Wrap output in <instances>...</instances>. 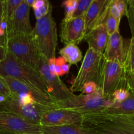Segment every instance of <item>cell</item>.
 Listing matches in <instances>:
<instances>
[{
    "label": "cell",
    "mask_w": 134,
    "mask_h": 134,
    "mask_svg": "<svg viewBox=\"0 0 134 134\" xmlns=\"http://www.w3.org/2000/svg\"><path fill=\"white\" fill-rule=\"evenodd\" d=\"M100 88L98 86L96 83L93 82H89L85 84L82 88V92L81 94L82 95H88L95 93L98 91Z\"/></svg>",
    "instance_id": "obj_29"
},
{
    "label": "cell",
    "mask_w": 134,
    "mask_h": 134,
    "mask_svg": "<svg viewBox=\"0 0 134 134\" xmlns=\"http://www.w3.org/2000/svg\"><path fill=\"white\" fill-rule=\"evenodd\" d=\"M6 48L20 61L37 70L39 54L31 34H17L9 38Z\"/></svg>",
    "instance_id": "obj_6"
},
{
    "label": "cell",
    "mask_w": 134,
    "mask_h": 134,
    "mask_svg": "<svg viewBox=\"0 0 134 134\" xmlns=\"http://www.w3.org/2000/svg\"><path fill=\"white\" fill-rule=\"evenodd\" d=\"M109 39V35L104 24L100 25L89 31L84 38L88 44V48L102 54H103L105 51Z\"/></svg>",
    "instance_id": "obj_17"
},
{
    "label": "cell",
    "mask_w": 134,
    "mask_h": 134,
    "mask_svg": "<svg viewBox=\"0 0 134 134\" xmlns=\"http://www.w3.org/2000/svg\"><path fill=\"white\" fill-rule=\"evenodd\" d=\"M126 71H134V37L129 39L126 59L124 64Z\"/></svg>",
    "instance_id": "obj_21"
},
{
    "label": "cell",
    "mask_w": 134,
    "mask_h": 134,
    "mask_svg": "<svg viewBox=\"0 0 134 134\" xmlns=\"http://www.w3.org/2000/svg\"><path fill=\"white\" fill-rule=\"evenodd\" d=\"M126 69L118 62L106 61L101 88L107 96H113L119 89H126Z\"/></svg>",
    "instance_id": "obj_9"
},
{
    "label": "cell",
    "mask_w": 134,
    "mask_h": 134,
    "mask_svg": "<svg viewBox=\"0 0 134 134\" xmlns=\"http://www.w3.org/2000/svg\"><path fill=\"white\" fill-rule=\"evenodd\" d=\"M0 75L15 79L52 98L51 88L41 73L20 61L8 51L5 58L0 64Z\"/></svg>",
    "instance_id": "obj_1"
},
{
    "label": "cell",
    "mask_w": 134,
    "mask_h": 134,
    "mask_svg": "<svg viewBox=\"0 0 134 134\" xmlns=\"http://www.w3.org/2000/svg\"><path fill=\"white\" fill-rule=\"evenodd\" d=\"M83 116L82 125L93 128L98 134H134V116L96 113Z\"/></svg>",
    "instance_id": "obj_3"
},
{
    "label": "cell",
    "mask_w": 134,
    "mask_h": 134,
    "mask_svg": "<svg viewBox=\"0 0 134 134\" xmlns=\"http://www.w3.org/2000/svg\"><path fill=\"white\" fill-rule=\"evenodd\" d=\"M53 108L54 106H47L39 103L22 104L13 94L3 102H0V110L14 113L29 122L39 126L44 113Z\"/></svg>",
    "instance_id": "obj_7"
},
{
    "label": "cell",
    "mask_w": 134,
    "mask_h": 134,
    "mask_svg": "<svg viewBox=\"0 0 134 134\" xmlns=\"http://www.w3.org/2000/svg\"><path fill=\"white\" fill-rule=\"evenodd\" d=\"M83 120V115L79 113L53 108L44 113L41 120V126H60L71 124L82 125Z\"/></svg>",
    "instance_id": "obj_11"
},
{
    "label": "cell",
    "mask_w": 134,
    "mask_h": 134,
    "mask_svg": "<svg viewBox=\"0 0 134 134\" xmlns=\"http://www.w3.org/2000/svg\"><path fill=\"white\" fill-rule=\"evenodd\" d=\"M3 78L7 84L11 94L15 95L26 94V95L31 96L35 99V102L44 105L54 106V105L55 101L51 96H48L35 90L28 85L15 79L9 77H5Z\"/></svg>",
    "instance_id": "obj_16"
},
{
    "label": "cell",
    "mask_w": 134,
    "mask_h": 134,
    "mask_svg": "<svg viewBox=\"0 0 134 134\" xmlns=\"http://www.w3.org/2000/svg\"><path fill=\"white\" fill-rule=\"evenodd\" d=\"M52 8V5H51V3H50L48 0H45V3H44L43 6H42L41 7H40L39 9L34 10V14H35L36 19L38 20L39 19V18L43 17L44 16H45Z\"/></svg>",
    "instance_id": "obj_27"
},
{
    "label": "cell",
    "mask_w": 134,
    "mask_h": 134,
    "mask_svg": "<svg viewBox=\"0 0 134 134\" xmlns=\"http://www.w3.org/2000/svg\"><path fill=\"white\" fill-rule=\"evenodd\" d=\"M37 71L41 73L52 91V98L55 102L63 100L74 96L73 93L68 88L60 77L51 71L48 66V60L39 54Z\"/></svg>",
    "instance_id": "obj_10"
},
{
    "label": "cell",
    "mask_w": 134,
    "mask_h": 134,
    "mask_svg": "<svg viewBox=\"0 0 134 134\" xmlns=\"http://www.w3.org/2000/svg\"><path fill=\"white\" fill-rule=\"evenodd\" d=\"M11 94L10 90L3 77L0 75V102H3Z\"/></svg>",
    "instance_id": "obj_26"
},
{
    "label": "cell",
    "mask_w": 134,
    "mask_h": 134,
    "mask_svg": "<svg viewBox=\"0 0 134 134\" xmlns=\"http://www.w3.org/2000/svg\"><path fill=\"white\" fill-rule=\"evenodd\" d=\"M0 134H42V128L14 113L0 110Z\"/></svg>",
    "instance_id": "obj_8"
},
{
    "label": "cell",
    "mask_w": 134,
    "mask_h": 134,
    "mask_svg": "<svg viewBox=\"0 0 134 134\" xmlns=\"http://www.w3.org/2000/svg\"><path fill=\"white\" fill-rule=\"evenodd\" d=\"M54 73H55L56 75L59 76V77H60V76H62V75H64L62 70L61 67L58 66V65H56V69H55V71H54Z\"/></svg>",
    "instance_id": "obj_39"
},
{
    "label": "cell",
    "mask_w": 134,
    "mask_h": 134,
    "mask_svg": "<svg viewBox=\"0 0 134 134\" xmlns=\"http://www.w3.org/2000/svg\"><path fill=\"white\" fill-rule=\"evenodd\" d=\"M111 1L112 0H93L85 16L86 34L104 24Z\"/></svg>",
    "instance_id": "obj_14"
},
{
    "label": "cell",
    "mask_w": 134,
    "mask_h": 134,
    "mask_svg": "<svg viewBox=\"0 0 134 134\" xmlns=\"http://www.w3.org/2000/svg\"><path fill=\"white\" fill-rule=\"evenodd\" d=\"M93 0H78L77 9L73 14V18L85 16L88 9L90 7Z\"/></svg>",
    "instance_id": "obj_24"
},
{
    "label": "cell",
    "mask_w": 134,
    "mask_h": 134,
    "mask_svg": "<svg viewBox=\"0 0 134 134\" xmlns=\"http://www.w3.org/2000/svg\"><path fill=\"white\" fill-rule=\"evenodd\" d=\"M52 13V8L45 16L37 20L31 33L39 54L48 60L56 58L58 45L56 24Z\"/></svg>",
    "instance_id": "obj_4"
},
{
    "label": "cell",
    "mask_w": 134,
    "mask_h": 134,
    "mask_svg": "<svg viewBox=\"0 0 134 134\" xmlns=\"http://www.w3.org/2000/svg\"><path fill=\"white\" fill-rule=\"evenodd\" d=\"M44 3H45V0H35L32 5V8L34 9V10L39 9L44 5Z\"/></svg>",
    "instance_id": "obj_35"
},
{
    "label": "cell",
    "mask_w": 134,
    "mask_h": 134,
    "mask_svg": "<svg viewBox=\"0 0 134 134\" xmlns=\"http://www.w3.org/2000/svg\"><path fill=\"white\" fill-rule=\"evenodd\" d=\"M116 103L113 96H107L102 89L88 95H74L67 99L55 102V109H62L79 113L83 115L103 112Z\"/></svg>",
    "instance_id": "obj_2"
},
{
    "label": "cell",
    "mask_w": 134,
    "mask_h": 134,
    "mask_svg": "<svg viewBox=\"0 0 134 134\" xmlns=\"http://www.w3.org/2000/svg\"><path fill=\"white\" fill-rule=\"evenodd\" d=\"M85 16L62 20L60 24L61 41L65 45L69 44H79L85 36Z\"/></svg>",
    "instance_id": "obj_12"
},
{
    "label": "cell",
    "mask_w": 134,
    "mask_h": 134,
    "mask_svg": "<svg viewBox=\"0 0 134 134\" xmlns=\"http://www.w3.org/2000/svg\"><path fill=\"white\" fill-rule=\"evenodd\" d=\"M120 22L117 20L111 13L109 10L108 14L105 18L103 24L105 26L108 34L109 35H112L114 33L119 31V26H120Z\"/></svg>",
    "instance_id": "obj_22"
},
{
    "label": "cell",
    "mask_w": 134,
    "mask_h": 134,
    "mask_svg": "<svg viewBox=\"0 0 134 134\" xmlns=\"http://www.w3.org/2000/svg\"><path fill=\"white\" fill-rule=\"evenodd\" d=\"M109 13L117 20L119 22H120V20H121L122 18V15L119 12V9H118L117 7L115 5V2H114V0H112L111 3V5L109 6Z\"/></svg>",
    "instance_id": "obj_32"
},
{
    "label": "cell",
    "mask_w": 134,
    "mask_h": 134,
    "mask_svg": "<svg viewBox=\"0 0 134 134\" xmlns=\"http://www.w3.org/2000/svg\"><path fill=\"white\" fill-rule=\"evenodd\" d=\"M126 83L128 90L134 93V71H126Z\"/></svg>",
    "instance_id": "obj_31"
},
{
    "label": "cell",
    "mask_w": 134,
    "mask_h": 134,
    "mask_svg": "<svg viewBox=\"0 0 134 134\" xmlns=\"http://www.w3.org/2000/svg\"><path fill=\"white\" fill-rule=\"evenodd\" d=\"M99 113H105L115 115H134V93L130 92L129 97L120 103H115L103 112Z\"/></svg>",
    "instance_id": "obj_19"
},
{
    "label": "cell",
    "mask_w": 134,
    "mask_h": 134,
    "mask_svg": "<svg viewBox=\"0 0 134 134\" xmlns=\"http://www.w3.org/2000/svg\"><path fill=\"white\" fill-rule=\"evenodd\" d=\"M59 53L70 65H77L82 58V52L76 44H69L60 50Z\"/></svg>",
    "instance_id": "obj_20"
},
{
    "label": "cell",
    "mask_w": 134,
    "mask_h": 134,
    "mask_svg": "<svg viewBox=\"0 0 134 134\" xmlns=\"http://www.w3.org/2000/svg\"><path fill=\"white\" fill-rule=\"evenodd\" d=\"M106 61L103 54L88 48L77 75L72 82L71 91L73 93L82 91L84 85L89 82H94L101 88Z\"/></svg>",
    "instance_id": "obj_5"
},
{
    "label": "cell",
    "mask_w": 134,
    "mask_h": 134,
    "mask_svg": "<svg viewBox=\"0 0 134 134\" xmlns=\"http://www.w3.org/2000/svg\"><path fill=\"white\" fill-rule=\"evenodd\" d=\"M128 10L126 17L128 18L130 28L133 37H134V0H128Z\"/></svg>",
    "instance_id": "obj_25"
},
{
    "label": "cell",
    "mask_w": 134,
    "mask_h": 134,
    "mask_svg": "<svg viewBox=\"0 0 134 134\" xmlns=\"http://www.w3.org/2000/svg\"><path fill=\"white\" fill-rule=\"evenodd\" d=\"M130 92L126 89H119L113 94L114 99L116 103H120L129 97Z\"/></svg>",
    "instance_id": "obj_28"
},
{
    "label": "cell",
    "mask_w": 134,
    "mask_h": 134,
    "mask_svg": "<svg viewBox=\"0 0 134 134\" xmlns=\"http://www.w3.org/2000/svg\"><path fill=\"white\" fill-rule=\"evenodd\" d=\"M133 116H134V115H133Z\"/></svg>",
    "instance_id": "obj_42"
},
{
    "label": "cell",
    "mask_w": 134,
    "mask_h": 134,
    "mask_svg": "<svg viewBox=\"0 0 134 134\" xmlns=\"http://www.w3.org/2000/svg\"><path fill=\"white\" fill-rule=\"evenodd\" d=\"M3 7H4V1L0 0V19L1 18L3 13Z\"/></svg>",
    "instance_id": "obj_40"
},
{
    "label": "cell",
    "mask_w": 134,
    "mask_h": 134,
    "mask_svg": "<svg viewBox=\"0 0 134 134\" xmlns=\"http://www.w3.org/2000/svg\"><path fill=\"white\" fill-rule=\"evenodd\" d=\"M70 66L71 65L69 64H65V65H64L63 66L61 67L62 70L63 74H68L69 71V69H70Z\"/></svg>",
    "instance_id": "obj_38"
},
{
    "label": "cell",
    "mask_w": 134,
    "mask_h": 134,
    "mask_svg": "<svg viewBox=\"0 0 134 134\" xmlns=\"http://www.w3.org/2000/svg\"><path fill=\"white\" fill-rule=\"evenodd\" d=\"M35 0H26V2L27 3V5L30 7H32V5L34 4Z\"/></svg>",
    "instance_id": "obj_41"
},
{
    "label": "cell",
    "mask_w": 134,
    "mask_h": 134,
    "mask_svg": "<svg viewBox=\"0 0 134 134\" xmlns=\"http://www.w3.org/2000/svg\"><path fill=\"white\" fill-rule=\"evenodd\" d=\"M77 3L78 0H68L62 3V5L65 9V17L64 20H68L73 18V14L77 9Z\"/></svg>",
    "instance_id": "obj_23"
},
{
    "label": "cell",
    "mask_w": 134,
    "mask_h": 134,
    "mask_svg": "<svg viewBox=\"0 0 134 134\" xmlns=\"http://www.w3.org/2000/svg\"><path fill=\"white\" fill-rule=\"evenodd\" d=\"M30 8L26 0H23L17 8L7 31V41L14 35L31 34L33 29L30 22Z\"/></svg>",
    "instance_id": "obj_13"
},
{
    "label": "cell",
    "mask_w": 134,
    "mask_h": 134,
    "mask_svg": "<svg viewBox=\"0 0 134 134\" xmlns=\"http://www.w3.org/2000/svg\"><path fill=\"white\" fill-rule=\"evenodd\" d=\"M48 62L50 70L54 73L55 71V69H56V65H56V58H55L50 59V60H48Z\"/></svg>",
    "instance_id": "obj_34"
},
{
    "label": "cell",
    "mask_w": 134,
    "mask_h": 134,
    "mask_svg": "<svg viewBox=\"0 0 134 134\" xmlns=\"http://www.w3.org/2000/svg\"><path fill=\"white\" fill-rule=\"evenodd\" d=\"M114 2L117 7L122 16H126L128 10V1L126 0H114Z\"/></svg>",
    "instance_id": "obj_30"
},
{
    "label": "cell",
    "mask_w": 134,
    "mask_h": 134,
    "mask_svg": "<svg viewBox=\"0 0 134 134\" xmlns=\"http://www.w3.org/2000/svg\"><path fill=\"white\" fill-rule=\"evenodd\" d=\"M42 134H98L93 128L79 124L42 126Z\"/></svg>",
    "instance_id": "obj_18"
},
{
    "label": "cell",
    "mask_w": 134,
    "mask_h": 134,
    "mask_svg": "<svg viewBox=\"0 0 134 134\" xmlns=\"http://www.w3.org/2000/svg\"><path fill=\"white\" fill-rule=\"evenodd\" d=\"M65 64H67L66 61L65 60V59L64 58L59 57L58 58H56V65H58V66L62 67L64 65H65Z\"/></svg>",
    "instance_id": "obj_37"
},
{
    "label": "cell",
    "mask_w": 134,
    "mask_h": 134,
    "mask_svg": "<svg viewBox=\"0 0 134 134\" xmlns=\"http://www.w3.org/2000/svg\"><path fill=\"white\" fill-rule=\"evenodd\" d=\"M7 29L0 19V44L6 47Z\"/></svg>",
    "instance_id": "obj_33"
},
{
    "label": "cell",
    "mask_w": 134,
    "mask_h": 134,
    "mask_svg": "<svg viewBox=\"0 0 134 134\" xmlns=\"http://www.w3.org/2000/svg\"><path fill=\"white\" fill-rule=\"evenodd\" d=\"M7 52V49L6 47L0 44V64L5 58Z\"/></svg>",
    "instance_id": "obj_36"
},
{
    "label": "cell",
    "mask_w": 134,
    "mask_h": 134,
    "mask_svg": "<svg viewBox=\"0 0 134 134\" xmlns=\"http://www.w3.org/2000/svg\"><path fill=\"white\" fill-rule=\"evenodd\" d=\"M128 41L124 39L120 31L109 35L107 48L103 56L107 61L115 62L124 65L126 59Z\"/></svg>",
    "instance_id": "obj_15"
}]
</instances>
